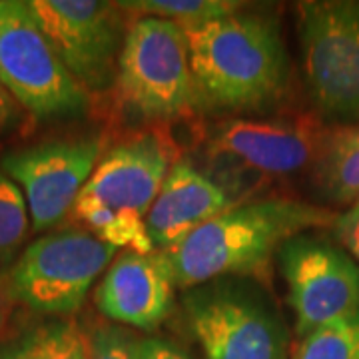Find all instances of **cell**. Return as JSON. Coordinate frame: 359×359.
<instances>
[{
  "label": "cell",
  "mask_w": 359,
  "mask_h": 359,
  "mask_svg": "<svg viewBox=\"0 0 359 359\" xmlns=\"http://www.w3.org/2000/svg\"><path fill=\"white\" fill-rule=\"evenodd\" d=\"M184 32L196 108L257 112L287 96L292 62L273 16L242 8Z\"/></svg>",
  "instance_id": "obj_1"
},
{
  "label": "cell",
  "mask_w": 359,
  "mask_h": 359,
  "mask_svg": "<svg viewBox=\"0 0 359 359\" xmlns=\"http://www.w3.org/2000/svg\"><path fill=\"white\" fill-rule=\"evenodd\" d=\"M337 214L325 205L292 198H268L230 208L188 236L176 248L160 252L174 285H196L262 273L287 240L318 228H334Z\"/></svg>",
  "instance_id": "obj_2"
},
{
  "label": "cell",
  "mask_w": 359,
  "mask_h": 359,
  "mask_svg": "<svg viewBox=\"0 0 359 359\" xmlns=\"http://www.w3.org/2000/svg\"><path fill=\"white\" fill-rule=\"evenodd\" d=\"M172 164V146L158 132L118 144L94 168L72 216L116 250L152 254L146 218Z\"/></svg>",
  "instance_id": "obj_3"
},
{
  "label": "cell",
  "mask_w": 359,
  "mask_h": 359,
  "mask_svg": "<svg viewBox=\"0 0 359 359\" xmlns=\"http://www.w3.org/2000/svg\"><path fill=\"white\" fill-rule=\"evenodd\" d=\"M184 316L205 359H290V334L266 292L219 278L190 287Z\"/></svg>",
  "instance_id": "obj_4"
},
{
  "label": "cell",
  "mask_w": 359,
  "mask_h": 359,
  "mask_svg": "<svg viewBox=\"0 0 359 359\" xmlns=\"http://www.w3.org/2000/svg\"><path fill=\"white\" fill-rule=\"evenodd\" d=\"M120 104L144 120H174L196 108L186 32L162 18H134L118 58Z\"/></svg>",
  "instance_id": "obj_5"
},
{
  "label": "cell",
  "mask_w": 359,
  "mask_h": 359,
  "mask_svg": "<svg viewBox=\"0 0 359 359\" xmlns=\"http://www.w3.org/2000/svg\"><path fill=\"white\" fill-rule=\"evenodd\" d=\"M295 13L311 102L335 126L359 124V0H308Z\"/></svg>",
  "instance_id": "obj_6"
},
{
  "label": "cell",
  "mask_w": 359,
  "mask_h": 359,
  "mask_svg": "<svg viewBox=\"0 0 359 359\" xmlns=\"http://www.w3.org/2000/svg\"><path fill=\"white\" fill-rule=\"evenodd\" d=\"M114 254V245L88 230L70 228L46 233L16 259L8 273L11 295L39 313H76Z\"/></svg>",
  "instance_id": "obj_7"
},
{
  "label": "cell",
  "mask_w": 359,
  "mask_h": 359,
  "mask_svg": "<svg viewBox=\"0 0 359 359\" xmlns=\"http://www.w3.org/2000/svg\"><path fill=\"white\" fill-rule=\"evenodd\" d=\"M0 84L40 118L78 114L88 106V94L70 76L22 0H0Z\"/></svg>",
  "instance_id": "obj_8"
},
{
  "label": "cell",
  "mask_w": 359,
  "mask_h": 359,
  "mask_svg": "<svg viewBox=\"0 0 359 359\" xmlns=\"http://www.w3.org/2000/svg\"><path fill=\"white\" fill-rule=\"evenodd\" d=\"M330 126L302 112L271 120H228L205 132V156L231 174L285 178L313 168Z\"/></svg>",
  "instance_id": "obj_9"
},
{
  "label": "cell",
  "mask_w": 359,
  "mask_h": 359,
  "mask_svg": "<svg viewBox=\"0 0 359 359\" xmlns=\"http://www.w3.org/2000/svg\"><path fill=\"white\" fill-rule=\"evenodd\" d=\"M32 13L70 76L86 94L114 86L130 26L118 2L30 0Z\"/></svg>",
  "instance_id": "obj_10"
},
{
  "label": "cell",
  "mask_w": 359,
  "mask_h": 359,
  "mask_svg": "<svg viewBox=\"0 0 359 359\" xmlns=\"http://www.w3.org/2000/svg\"><path fill=\"white\" fill-rule=\"evenodd\" d=\"M297 339L359 309V264L346 248L299 233L278 252Z\"/></svg>",
  "instance_id": "obj_11"
},
{
  "label": "cell",
  "mask_w": 359,
  "mask_h": 359,
  "mask_svg": "<svg viewBox=\"0 0 359 359\" xmlns=\"http://www.w3.org/2000/svg\"><path fill=\"white\" fill-rule=\"evenodd\" d=\"M100 152V140L84 138L48 142L2 158L0 170L25 194L32 230H48L72 212Z\"/></svg>",
  "instance_id": "obj_12"
},
{
  "label": "cell",
  "mask_w": 359,
  "mask_h": 359,
  "mask_svg": "<svg viewBox=\"0 0 359 359\" xmlns=\"http://www.w3.org/2000/svg\"><path fill=\"white\" fill-rule=\"evenodd\" d=\"M96 306L118 325L152 332L172 311L174 282L160 252H124L116 257L96 287Z\"/></svg>",
  "instance_id": "obj_13"
},
{
  "label": "cell",
  "mask_w": 359,
  "mask_h": 359,
  "mask_svg": "<svg viewBox=\"0 0 359 359\" xmlns=\"http://www.w3.org/2000/svg\"><path fill=\"white\" fill-rule=\"evenodd\" d=\"M233 205L224 186L188 160H178L168 170L146 218L148 238L158 252H168Z\"/></svg>",
  "instance_id": "obj_14"
},
{
  "label": "cell",
  "mask_w": 359,
  "mask_h": 359,
  "mask_svg": "<svg viewBox=\"0 0 359 359\" xmlns=\"http://www.w3.org/2000/svg\"><path fill=\"white\" fill-rule=\"evenodd\" d=\"M318 192L334 204L359 202V124L330 126L311 168Z\"/></svg>",
  "instance_id": "obj_15"
},
{
  "label": "cell",
  "mask_w": 359,
  "mask_h": 359,
  "mask_svg": "<svg viewBox=\"0 0 359 359\" xmlns=\"http://www.w3.org/2000/svg\"><path fill=\"white\" fill-rule=\"evenodd\" d=\"M0 359H92L90 337L74 320H48L0 347Z\"/></svg>",
  "instance_id": "obj_16"
},
{
  "label": "cell",
  "mask_w": 359,
  "mask_h": 359,
  "mask_svg": "<svg viewBox=\"0 0 359 359\" xmlns=\"http://www.w3.org/2000/svg\"><path fill=\"white\" fill-rule=\"evenodd\" d=\"M118 6L126 14H134L136 18H162L178 25L182 30H190L230 16L248 4L236 0H128L118 2Z\"/></svg>",
  "instance_id": "obj_17"
},
{
  "label": "cell",
  "mask_w": 359,
  "mask_h": 359,
  "mask_svg": "<svg viewBox=\"0 0 359 359\" xmlns=\"http://www.w3.org/2000/svg\"><path fill=\"white\" fill-rule=\"evenodd\" d=\"M290 359H359V309L302 337Z\"/></svg>",
  "instance_id": "obj_18"
},
{
  "label": "cell",
  "mask_w": 359,
  "mask_h": 359,
  "mask_svg": "<svg viewBox=\"0 0 359 359\" xmlns=\"http://www.w3.org/2000/svg\"><path fill=\"white\" fill-rule=\"evenodd\" d=\"M30 230L22 190L0 170V269L13 262Z\"/></svg>",
  "instance_id": "obj_19"
},
{
  "label": "cell",
  "mask_w": 359,
  "mask_h": 359,
  "mask_svg": "<svg viewBox=\"0 0 359 359\" xmlns=\"http://www.w3.org/2000/svg\"><path fill=\"white\" fill-rule=\"evenodd\" d=\"M92 359H136V337L120 325L100 323L92 330Z\"/></svg>",
  "instance_id": "obj_20"
},
{
  "label": "cell",
  "mask_w": 359,
  "mask_h": 359,
  "mask_svg": "<svg viewBox=\"0 0 359 359\" xmlns=\"http://www.w3.org/2000/svg\"><path fill=\"white\" fill-rule=\"evenodd\" d=\"M334 231L341 245L359 264V202L351 205L341 216H337Z\"/></svg>",
  "instance_id": "obj_21"
},
{
  "label": "cell",
  "mask_w": 359,
  "mask_h": 359,
  "mask_svg": "<svg viewBox=\"0 0 359 359\" xmlns=\"http://www.w3.org/2000/svg\"><path fill=\"white\" fill-rule=\"evenodd\" d=\"M136 359H190L176 344L162 337H144L136 341Z\"/></svg>",
  "instance_id": "obj_22"
},
{
  "label": "cell",
  "mask_w": 359,
  "mask_h": 359,
  "mask_svg": "<svg viewBox=\"0 0 359 359\" xmlns=\"http://www.w3.org/2000/svg\"><path fill=\"white\" fill-rule=\"evenodd\" d=\"M13 295H11V287H8V278H0V330L4 327L8 311H11V304H13Z\"/></svg>",
  "instance_id": "obj_23"
},
{
  "label": "cell",
  "mask_w": 359,
  "mask_h": 359,
  "mask_svg": "<svg viewBox=\"0 0 359 359\" xmlns=\"http://www.w3.org/2000/svg\"><path fill=\"white\" fill-rule=\"evenodd\" d=\"M13 96L6 92V88L0 84V126H4L14 114V106H13Z\"/></svg>",
  "instance_id": "obj_24"
}]
</instances>
